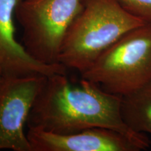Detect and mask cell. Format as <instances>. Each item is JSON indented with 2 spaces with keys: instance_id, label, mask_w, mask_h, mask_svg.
<instances>
[{
  "instance_id": "9",
  "label": "cell",
  "mask_w": 151,
  "mask_h": 151,
  "mask_svg": "<svg viewBox=\"0 0 151 151\" xmlns=\"http://www.w3.org/2000/svg\"><path fill=\"white\" fill-rule=\"evenodd\" d=\"M132 16L146 22H151V0H117Z\"/></svg>"
},
{
  "instance_id": "5",
  "label": "cell",
  "mask_w": 151,
  "mask_h": 151,
  "mask_svg": "<svg viewBox=\"0 0 151 151\" xmlns=\"http://www.w3.org/2000/svg\"><path fill=\"white\" fill-rule=\"evenodd\" d=\"M45 77H5L0 95V150L32 151L24 127Z\"/></svg>"
},
{
  "instance_id": "7",
  "label": "cell",
  "mask_w": 151,
  "mask_h": 151,
  "mask_svg": "<svg viewBox=\"0 0 151 151\" xmlns=\"http://www.w3.org/2000/svg\"><path fill=\"white\" fill-rule=\"evenodd\" d=\"M22 0H0V65L6 76L24 77L66 73L61 64L49 65L31 57L16 39L14 18Z\"/></svg>"
},
{
  "instance_id": "3",
  "label": "cell",
  "mask_w": 151,
  "mask_h": 151,
  "mask_svg": "<svg viewBox=\"0 0 151 151\" xmlns=\"http://www.w3.org/2000/svg\"><path fill=\"white\" fill-rule=\"evenodd\" d=\"M81 78L120 97L151 80V22L124 34L106 49Z\"/></svg>"
},
{
  "instance_id": "4",
  "label": "cell",
  "mask_w": 151,
  "mask_h": 151,
  "mask_svg": "<svg viewBox=\"0 0 151 151\" xmlns=\"http://www.w3.org/2000/svg\"><path fill=\"white\" fill-rule=\"evenodd\" d=\"M81 6V0H22L15 15L27 53L45 65L60 64L64 39Z\"/></svg>"
},
{
  "instance_id": "10",
  "label": "cell",
  "mask_w": 151,
  "mask_h": 151,
  "mask_svg": "<svg viewBox=\"0 0 151 151\" xmlns=\"http://www.w3.org/2000/svg\"><path fill=\"white\" fill-rule=\"evenodd\" d=\"M5 77L6 76L4 74V73L2 67H1V65H0V95H1V90H2L4 83Z\"/></svg>"
},
{
  "instance_id": "6",
  "label": "cell",
  "mask_w": 151,
  "mask_h": 151,
  "mask_svg": "<svg viewBox=\"0 0 151 151\" xmlns=\"http://www.w3.org/2000/svg\"><path fill=\"white\" fill-rule=\"evenodd\" d=\"M27 136L32 151H141L150 147V141L104 127L67 134L29 128Z\"/></svg>"
},
{
  "instance_id": "1",
  "label": "cell",
  "mask_w": 151,
  "mask_h": 151,
  "mask_svg": "<svg viewBox=\"0 0 151 151\" xmlns=\"http://www.w3.org/2000/svg\"><path fill=\"white\" fill-rule=\"evenodd\" d=\"M121 97L105 91L99 85L81 78L72 83L66 73L45 77L33 104L28 128L57 134H71L93 127L116 130L128 137L150 141L135 133L122 120Z\"/></svg>"
},
{
  "instance_id": "2",
  "label": "cell",
  "mask_w": 151,
  "mask_h": 151,
  "mask_svg": "<svg viewBox=\"0 0 151 151\" xmlns=\"http://www.w3.org/2000/svg\"><path fill=\"white\" fill-rule=\"evenodd\" d=\"M145 23L117 0H81L62 43L59 63L81 74L122 36Z\"/></svg>"
},
{
  "instance_id": "8",
  "label": "cell",
  "mask_w": 151,
  "mask_h": 151,
  "mask_svg": "<svg viewBox=\"0 0 151 151\" xmlns=\"http://www.w3.org/2000/svg\"><path fill=\"white\" fill-rule=\"evenodd\" d=\"M120 113L124 123L132 132L151 134V80L122 96Z\"/></svg>"
}]
</instances>
